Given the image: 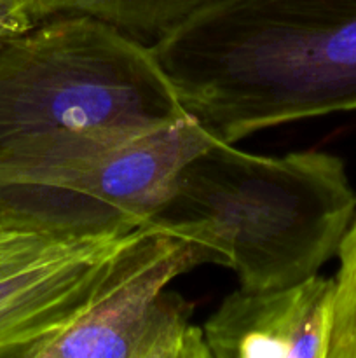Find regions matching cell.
Returning <instances> with one entry per match:
<instances>
[{
    "instance_id": "6da1fadb",
    "label": "cell",
    "mask_w": 356,
    "mask_h": 358,
    "mask_svg": "<svg viewBox=\"0 0 356 358\" xmlns=\"http://www.w3.org/2000/svg\"><path fill=\"white\" fill-rule=\"evenodd\" d=\"M152 49L220 142L356 110V0H216Z\"/></svg>"
},
{
    "instance_id": "7a4b0ae2",
    "label": "cell",
    "mask_w": 356,
    "mask_h": 358,
    "mask_svg": "<svg viewBox=\"0 0 356 358\" xmlns=\"http://www.w3.org/2000/svg\"><path fill=\"white\" fill-rule=\"evenodd\" d=\"M356 213L344 161L323 150L258 156L213 140L188 157L145 226L188 240L239 289L288 287L337 257Z\"/></svg>"
},
{
    "instance_id": "3957f363",
    "label": "cell",
    "mask_w": 356,
    "mask_h": 358,
    "mask_svg": "<svg viewBox=\"0 0 356 358\" xmlns=\"http://www.w3.org/2000/svg\"><path fill=\"white\" fill-rule=\"evenodd\" d=\"M192 115L156 129H89L0 147V224L54 238L145 226L181 164L213 142Z\"/></svg>"
},
{
    "instance_id": "277c9868",
    "label": "cell",
    "mask_w": 356,
    "mask_h": 358,
    "mask_svg": "<svg viewBox=\"0 0 356 358\" xmlns=\"http://www.w3.org/2000/svg\"><path fill=\"white\" fill-rule=\"evenodd\" d=\"M152 45L89 16H56L0 48V147L188 117Z\"/></svg>"
},
{
    "instance_id": "5b68a950",
    "label": "cell",
    "mask_w": 356,
    "mask_h": 358,
    "mask_svg": "<svg viewBox=\"0 0 356 358\" xmlns=\"http://www.w3.org/2000/svg\"><path fill=\"white\" fill-rule=\"evenodd\" d=\"M208 264L198 245L142 226L124 238L86 310L23 358H212L194 308L168 287Z\"/></svg>"
},
{
    "instance_id": "8992f818",
    "label": "cell",
    "mask_w": 356,
    "mask_h": 358,
    "mask_svg": "<svg viewBox=\"0 0 356 358\" xmlns=\"http://www.w3.org/2000/svg\"><path fill=\"white\" fill-rule=\"evenodd\" d=\"M128 234L59 238L0 266V358H23L31 345L68 327Z\"/></svg>"
},
{
    "instance_id": "52a82bcc",
    "label": "cell",
    "mask_w": 356,
    "mask_h": 358,
    "mask_svg": "<svg viewBox=\"0 0 356 358\" xmlns=\"http://www.w3.org/2000/svg\"><path fill=\"white\" fill-rule=\"evenodd\" d=\"M334 278L318 275L279 289L236 290L202 325L212 358H328Z\"/></svg>"
},
{
    "instance_id": "ba28073f",
    "label": "cell",
    "mask_w": 356,
    "mask_h": 358,
    "mask_svg": "<svg viewBox=\"0 0 356 358\" xmlns=\"http://www.w3.org/2000/svg\"><path fill=\"white\" fill-rule=\"evenodd\" d=\"M216 0H23L31 23L56 16H89L147 45Z\"/></svg>"
},
{
    "instance_id": "9c48e42d",
    "label": "cell",
    "mask_w": 356,
    "mask_h": 358,
    "mask_svg": "<svg viewBox=\"0 0 356 358\" xmlns=\"http://www.w3.org/2000/svg\"><path fill=\"white\" fill-rule=\"evenodd\" d=\"M335 317L328 358H356V213L337 252Z\"/></svg>"
},
{
    "instance_id": "30bf717a",
    "label": "cell",
    "mask_w": 356,
    "mask_h": 358,
    "mask_svg": "<svg viewBox=\"0 0 356 358\" xmlns=\"http://www.w3.org/2000/svg\"><path fill=\"white\" fill-rule=\"evenodd\" d=\"M56 240H59V238L34 233V231L16 229V227L0 224V266L21 257V255L38 250V248L45 247Z\"/></svg>"
},
{
    "instance_id": "8fae6325",
    "label": "cell",
    "mask_w": 356,
    "mask_h": 358,
    "mask_svg": "<svg viewBox=\"0 0 356 358\" xmlns=\"http://www.w3.org/2000/svg\"><path fill=\"white\" fill-rule=\"evenodd\" d=\"M34 27L23 0H0V48Z\"/></svg>"
}]
</instances>
